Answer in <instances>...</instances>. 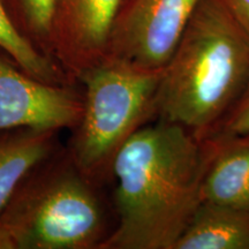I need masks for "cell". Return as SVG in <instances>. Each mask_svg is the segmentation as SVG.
Returning a JSON list of instances; mask_svg holds the SVG:
<instances>
[{
	"label": "cell",
	"mask_w": 249,
	"mask_h": 249,
	"mask_svg": "<svg viewBox=\"0 0 249 249\" xmlns=\"http://www.w3.org/2000/svg\"><path fill=\"white\" fill-rule=\"evenodd\" d=\"M123 0H54L51 55L71 79L107 57Z\"/></svg>",
	"instance_id": "obj_7"
},
{
	"label": "cell",
	"mask_w": 249,
	"mask_h": 249,
	"mask_svg": "<svg viewBox=\"0 0 249 249\" xmlns=\"http://www.w3.org/2000/svg\"><path fill=\"white\" fill-rule=\"evenodd\" d=\"M104 188L81 172L62 143L0 208V249H101L116 225Z\"/></svg>",
	"instance_id": "obj_3"
},
{
	"label": "cell",
	"mask_w": 249,
	"mask_h": 249,
	"mask_svg": "<svg viewBox=\"0 0 249 249\" xmlns=\"http://www.w3.org/2000/svg\"><path fill=\"white\" fill-rule=\"evenodd\" d=\"M174 249H249V210L202 202Z\"/></svg>",
	"instance_id": "obj_10"
},
{
	"label": "cell",
	"mask_w": 249,
	"mask_h": 249,
	"mask_svg": "<svg viewBox=\"0 0 249 249\" xmlns=\"http://www.w3.org/2000/svg\"><path fill=\"white\" fill-rule=\"evenodd\" d=\"M83 104L81 85L40 81L0 50V130L30 127L70 132L79 124Z\"/></svg>",
	"instance_id": "obj_6"
},
{
	"label": "cell",
	"mask_w": 249,
	"mask_h": 249,
	"mask_svg": "<svg viewBox=\"0 0 249 249\" xmlns=\"http://www.w3.org/2000/svg\"><path fill=\"white\" fill-rule=\"evenodd\" d=\"M9 17L38 51L51 55V27L54 0H2Z\"/></svg>",
	"instance_id": "obj_12"
},
{
	"label": "cell",
	"mask_w": 249,
	"mask_h": 249,
	"mask_svg": "<svg viewBox=\"0 0 249 249\" xmlns=\"http://www.w3.org/2000/svg\"><path fill=\"white\" fill-rule=\"evenodd\" d=\"M219 2L249 39V0H219Z\"/></svg>",
	"instance_id": "obj_14"
},
{
	"label": "cell",
	"mask_w": 249,
	"mask_h": 249,
	"mask_svg": "<svg viewBox=\"0 0 249 249\" xmlns=\"http://www.w3.org/2000/svg\"><path fill=\"white\" fill-rule=\"evenodd\" d=\"M248 81V37L219 0H202L163 68L155 120L210 138Z\"/></svg>",
	"instance_id": "obj_2"
},
{
	"label": "cell",
	"mask_w": 249,
	"mask_h": 249,
	"mask_svg": "<svg viewBox=\"0 0 249 249\" xmlns=\"http://www.w3.org/2000/svg\"><path fill=\"white\" fill-rule=\"evenodd\" d=\"M60 134L30 127L0 130V208L27 173L60 147Z\"/></svg>",
	"instance_id": "obj_9"
},
{
	"label": "cell",
	"mask_w": 249,
	"mask_h": 249,
	"mask_svg": "<svg viewBox=\"0 0 249 249\" xmlns=\"http://www.w3.org/2000/svg\"><path fill=\"white\" fill-rule=\"evenodd\" d=\"M0 50L18 67L40 81L61 86L80 85L53 58L38 51L18 31L2 0H0Z\"/></svg>",
	"instance_id": "obj_11"
},
{
	"label": "cell",
	"mask_w": 249,
	"mask_h": 249,
	"mask_svg": "<svg viewBox=\"0 0 249 249\" xmlns=\"http://www.w3.org/2000/svg\"><path fill=\"white\" fill-rule=\"evenodd\" d=\"M163 70L149 71L105 57L79 77L85 104L66 145L74 163L101 186L113 180L117 155L140 128L155 120Z\"/></svg>",
	"instance_id": "obj_4"
},
{
	"label": "cell",
	"mask_w": 249,
	"mask_h": 249,
	"mask_svg": "<svg viewBox=\"0 0 249 249\" xmlns=\"http://www.w3.org/2000/svg\"><path fill=\"white\" fill-rule=\"evenodd\" d=\"M214 140L154 120L117 155L116 225L101 249H174L202 203Z\"/></svg>",
	"instance_id": "obj_1"
},
{
	"label": "cell",
	"mask_w": 249,
	"mask_h": 249,
	"mask_svg": "<svg viewBox=\"0 0 249 249\" xmlns=\"http://www.w3.org/2000/svg\"><path fill=\"white\" fill-rule=\"evenodd\" d=\"M244 133H249V81L240 97L220 121L210 138H222Z\"/></svg>",
	"instance_id": "obj_13"
},
{
	"label": "cell",
	"mask_w": 249,
	"mask_h": 249,
	"mask_svg": "<svg viewBox=\"0 0 249 249\" xmlns=\"http://www.w3.org/2000/svg\"><path fill=\"white\" fill-rule=\"evenodd\" d=\"M211 139L214 152L204 177L202 202L249 210V133Z\"/></svg>",
	"instance_id": "obj_8"
},
{
	"label": "cell",
	"mask_w": 249,
	"mask_h": 249,
	"mask_svg": "<svg viewBox=\"0 0 249 249\" xmlns=\"http://www.w3.org/2000/svg\"><path fill=\"white\" fill-rule=\"evenodd\" d=\"M202 0H123L107 57L143 70H163Z\"/></svg>",
	"instance_id": "obj_5"
}]
</instances>
